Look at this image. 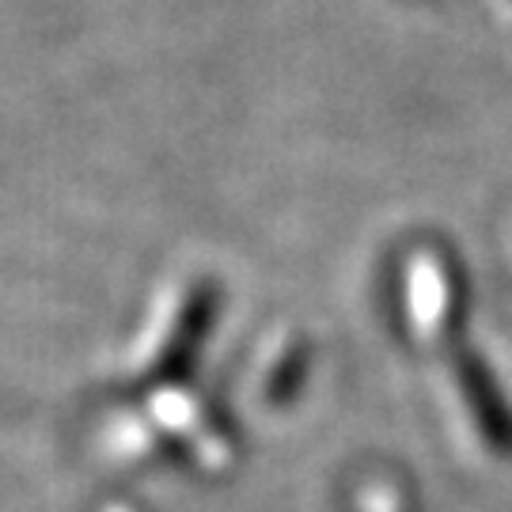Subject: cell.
I'll list each match as a JSON object with an SVG mask.
<instances>
[{
    "mask_svg": "<svg viewBox=\"0 0 512 512\" xmlns=\"http://www.w3.org/2000/svg\"><path fill=\"white\" fill-rule=\"evenodd\" d=\"M217 304H220L217 281L194 285V293H190V300H186L183 308V319H179V327H175L171 342H167V353L152 368V380L156 384H171V380H179L186 368L194 365L198 346H202V338L209 334L213 319H217Z\"/></svg>",
    "mask_w": 512,
    "mask_h": 512,
    "instance_id": "6da1fadb",
    "label": "cell"
},
{
    "mask_svg": "<svg viewBox=\"0 0 512 512\" xmlns=\"http://www.w3.org/2000/svg\"><path fill=\"white\" fill-rule=\"evenodd\" d=\"M456 376H459V391L475 414L478 429L486 433V444L494 452H512V410L505 406L501 391H497L490 368L482 365V357L475 353H459L456 357Z\"/></svg>",
    "mask_w": 512,
    "mask_h": 512,
    "instance_id": "7a4b0ae2",
    "label": "cell"
}]
</instances>
